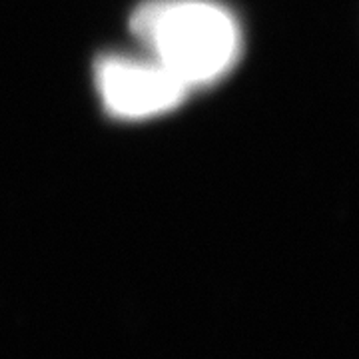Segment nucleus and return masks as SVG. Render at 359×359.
I'll list each match as a JSON object with an SVG mask.
<instances>
[{
    "label": "nucleus",
    "instance_id": "1",
    "mask_svg": "<svg viewBox=\"0 0 359 359\" xmlns=\"http://www.w3.org/2000/svg\"><path fill=\"white\" fill-rule=\"evenodd\" d=\"M130 28L142 48L194 92L219 82L244 50V32L216 0H146Z\"/></svg>",
    "mask_w": 359,
    "mask_h": 359
},
{
    "label": "nucleus",
    "instance_id": "2",
    "mask_svg": "<svg viewBox=\"0 0 359 359\" xmlns=\"http://www.w3.org/2000/svg\"><path fill=\"white\" fill-rule=\"evenodd\" d=\"M94 84L104 110L118 120L164 116L190 96V90L148 54H104L94 65Z\"/></svg>",
    "mask_w": 359,
    "mask_h": 359
}]
</instances>
